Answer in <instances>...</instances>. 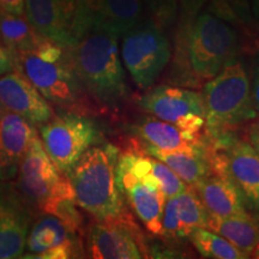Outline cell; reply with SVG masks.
I'll return each instance as SVG.
<instances>
[{
  "label": "cell",
  "mask_w": 259,
  "mask_h": 259,
  "mask_svg": "<svg viewBox=\"0 0 259 259\" xmlns=\"http://www.w3.org/2000/svg\"><path fill=\"white\" fill-rule=\"evenodd\" d=\"M118 38L114 32L90 22L82 36L69 47L84 89L103 113L118 111L127 99Z\"/></svg>",
  "instance_id": "1"
},
{
  "label": "cell",
  "mask_w": 259,
  "mask_h": 259,
  "mask_svg": "<svg viewBox=\"0 0 259 259\" xmlns=\"http://www.w3.org/2000/svg\"><path fill=\"white\" fill-rule=\"evenodd\" d=\"M119 149L113 144L93 145L66 176L80 209L96 221L115 218L125 208L116 177Z\"/></svg>",
  "instance_id": "2"
},
{
  "label": "cell",
  "mask_w": 259,
  "mask_h": 259,
  "mask_svg": "<svg viewBox=\"0 0 259 259\" xmlns=\"http://www.w3.org/2000/svg\"><path fill=\"white\" fill-rule=\"evenodd\" d=\"M205 135L208 137L234 132L257 118L251 97L250 76L242 61L227 63L203 88Z\"/></svg>",
  "instance_id": "3"
},
{
  "label": "cell",
  "mask_w": 259,
  "mask_h": 259,
  "mask_svg": "<svg viewBox=\"0 0 259 259\" xmlns=\"http://www.w3.org/2000/svg\"><path fill=\"white\" fill-rule=\"evenodd\" d=\"M16 70L24 74L41 95L64 112L96 116L105 114L84 89L71 60L69 48L63 58L46 61L32 52L14 54Z\"/></svg>",
  "instance_id": "4"
},
{
  "label": "cell",
  "mask_w": 259,
  "mask_h": 259,
  "mask_svg": "<svg viewBox=\"0 0 259 259\" xmlns=\"http://www.w3.org/2000/svg\"><path fill=\"white\" fill-rule=\"evenodd\" d=\"M242 50L239 32L223 17L209 12L197 16L187 36L184 69L198 80L215 77Z\"/></svg>",
  "instance_id": "5"
},
{
  "label": "cell",
  "mask_w": 259,
  "mask_h": 259,
  "mask_svg": "<svg viewBox=\"0 0 259 259\" xmlns=\"http://www.w3.org/2000/svg\"><path fill=\"white\" fill-rule=\"evenodd\" d=\"M116 177L122 196L134 209L136 216L153 235L162 234V215L167 197L153 176L150 155L143 151L119 155Z\"/></svg>",
  "instance_id": "6"
},
{
  "label": "cell",
  "mask_w": 259,
  "mask_h": 259,
  "mask_svg": "<svg viewBox=\"0 0 259 259\" xmlns=\"http://www.w3.org/2000/svg\"><path fill=\"white\" fill-rule=\"evenodd\" d=\"M14 186L22 200L35 212L60 198H74L72 184L58 169L36 136L19 161Z\"/></svg>",
  "instance_id": "7"
},
{
  "label": "cell",
  "mask_w": 259,
  "mask_h": 259,
  "mask_svg": "<svg viewBox=\"0 0 259 259\" xmlns=\"http://www.w3.org/2000/svg\"><path fill=\"white\" fill-rule=\"evenodd\" d=\"M170 57L169 40L163 29L151 18L143 19L122 35V63L139 89L154 87Z\"/></svg>",
  "instance_id": "8"
},
{
  "label": "cell",
  "mask_w": 259,
  "mask_h": 259,
  "mask_svg": "<svg viewBox=\"0 0 259 259\" xmlns=\"http://www.w3.org/2000/svg\"><path fill=\"white\" fill-rule=\"evenodd\" d=\"M38 130L48 156L64 174L99 141V130L93 119L77 113H54Z\"/></svg>",
  "instance_id": "9"
},
{
  "label": "cell",
  "mask_w": 259,
  "mask_h": 259,
  "mask_svg": "<svg viewBox=\"0 0 259 259\" xmlns=\"http://www.w3.org/2000/svg\"><path fill=\"white\" fill-rule=\"evenodd\" d=\"M24 14L44 37L69 48L92 22L88 0H24Z\"/></svg>",
  "instance_id": "10"
},
{
  "label": "cell",
  "mask_w": 259,
  "mask_h": 259,
  "mask_svg": "<svg viewBox=\"0 0 259 259\" xmlns=\"http://www.w3.org/2000/svg\"><path fill=\"white\" fill-rule=\"evenodd\" d=\"M85 252L95 259L149 258L145 236L127 209L115 218L94 221L88 229Z\"/></svg>",
  "instance_id": "11"
},
{
  "label": "cell",
  "mask_w": 259,
  "mask_h": 259,
  "mask_svg": "<svg viewBox=\"0 0 259 259\" xmlns=\"http://www.w3.org/2000/svg\"><path fill=\"white\" fill-rule=\"evenodd\" d=\"M138 103L149 114L185 131L197 134L205 128L203 96L194 90L169 85L151 87Z\"/></svg>",
  "instance_id": "12"
},
{
  "label": "cell",
  "mask_w": 259,
  "mask_h": 259,
  "mask_svg": "<svg viewBox=\"0 0 259 259\" xmlns=\"http://www.w3.org/2000/svg\"><path fill=\"white\" fill-rule=\"evenodd\" d=\"M27 254L21 258L67 259L82 257L80 233L58 218L38 212L32 220L27 235Z\"/></svg>",
  "instance_id": "13"
},
{
  "label": "cell",
  "mask_w": 259,
  "mask_h": 259,
  "mask_svg": "<svg viewBox=\"0 0 259 259\" xmlns=\"http://www.w3.org/2000/svg\"><path fill=\"white\" fill-rule=\"evenodd\" d=\"M37 213L11 186L0 193V259L21 258L24 254L29 227Z\"/></svg>",
  "instance_id": "14"
},
{
  "label": "cell",
  "mask_w": 259,
  "mask_h": 259,
  "mask_svg": "<svg viewBox=\"0 0 259 259\" xmlns=\"http://www.w3.org/2000/svg\"><path fill=\"white\" fill-rule=\"evenodd\" d=\"M0 105L40 126L54 115L50 102L23 73L15 70L0 76Z\"/></svg>",
  "instance_id": "15"
},
{
  "label": "cell",
  "mask_w": 259,
  "mask_h": 259,
  "mask_svg": "<svg viewBox=\"0 0 259 259\" xmlns=\"http://www.w3.org/2000/svg\"><path fill=\"white\" fill-rule=\"evenodd\" d=\"M225 148L227 174L240 192L247 211L259 219V155L246 139L235 137Z\"/></svg>",
  "instance_id": "16"
},
{
  "label": "cell",
  "mask_w": 259,
  "mask_h": 259,
  "mask_svg": "<svg viewBox=\"0 0 259 259\" xmlns=\"http://www.w3.org/2000/svg\"><path fill=\"white\" fill-rule=\"evenodd\" d=\"M137 132L145 144L164 151L205 153V132H189L177 125L156 118H144L137 125Z\"/></svg>",
  "instance_id": "17"
},
{
  "label": "cell",
  "mask_w": 259,
  "mask_h": 259,
  "mask_svg": "<svg viewBox=\"0 0 259 259\" xmlns=\"http://www.w3.org/2000/svg\"><path fill=\"white\" fill-rule=\"evenodd\" d=\"M210 215L218 218L248 215L244 199L231 178L225 174L210 171L200 183L193 187Z\"/></svg>",
  "instance_id": "18"
},
{
  "label": "cell",
  "mask_w": 259,
  "mask_h": 259,
  "mask_svg": "<svg viewBox=\"0 0 259 259\" xmlns=\"http://www.w3.org/2000/svg\"><path fill=\"white\" fill-rule=\"evenodd\" d=\"M92 22L122 36L143 21V0H88Z\"/></svg>",
  "instance_id": "19"
},
{
  "label": "cell",
  "mask_w": 259,
  "mask_h": 259,
  "mask_svg": "<svg viewBox=\"0 0 259 259\" xmlns=\"http://www.w3.org/2000/svg\"><path fill=\"white\" fill-rule=\"evenodd\" d=\"M36 136V126L32 122L17 113L4 112L0 120V151L15 173H17L19 161Z\"/></svg>",
  "instance_id": "20"
},
{
  "label": "cell",
  "mask_w": 259,
  "mask_h": 259,
  "mask_svg": "<svg viewBox=\"0 0 259 259\" xmlns=\"http://www.w3.org/2000/svg\"><path fill=\"white\" fill-rule=\"evenodd\" d=\"M142 151L167 164L190 187H194L210 174L206 150L205 153L196 154L185 151H164L144 144Z\"/></svg>",
  "instance_id": "21"
},
{
  "label": "cell",
  "mask_w": 259,
  "mask_h": 259,
  "mask_svg": "<svg viewBox=\"0 0 259 259\" xmlns=\"http://www.w3.org/2000/svg\"><path fill=\"white\" fill-rule=\"evenodd\" d=\"M208 229L223 236L239 250L250 255V258L255 246L259 244V219L252 213L232 218L210 215Z\"/></svg>",
  "instance_id": "22"
},
{
  "label": "cell",
  "mask_w": 259,
  "mask_h": 259,
  "mask_svg": "<svg viewBox=\"0 0 259 259\" xmlns=\"http://www.w3.org/2000/svg\"><path fill=\"white\" fill-rule=\"evenodd\" d=\"M44 36L32 28L23 15L0 10V41L12 54L34 51Z\"/></svg>",
  "instance_id": "23"
},
{
  "label": "cell",
  "mask_w": 259,
  "mask_h": 259,
  "mask_svg": "<svg viewBox=\"0 0 259 259\" xmlns=\"http://www.w3.org/2000/svg\"><path fill=\"white\" fill-rule=\"evenodd\" d=\"M177 199L180 218L179 239L189 238L196 228H208L210 212L193 187H187V190L178 194Z\"/></svg>",
  "instance_id": "24"
},
{
  "label": "cell",
  "mask_w": 259,
  "mask_h": 259,
  "mask_svg": "<svg viewBox=\"0 0 259 259\" xmlns=\"http://www.w3.org/2000/svg\"><path fill=\"white\" fill-rule=\"evenodd\" d=\"M194 248L204 258L212 259H247L250 255L239 250L218 233L208 228H196L189 235Z\"/></svg>",
  "instance_id": "25"
},
{
  "label": "cell",
  "mask_w": 259,
  "mask_h": 259,
  "mask_svg": "<svg viewBox=\"0 0 259 259\" xmlns=\"http://www.w3.org/2000/svg\"><path fill=\"white\" fill-rule=\"evenodd\" d=\"M150 166L153 176L160 183L162 192L164 193L167 198L178 196L189 187L167 164H164L163 162L157 160L154 156H150Z\"/></svg>",
  "instance_id": "26"
},
{
  "label": "cell",
  "mask_w": 259,
  "mask_h": 259,
  "mask_svg": "<svg viewBox=\"0 0 259 259\" xmlns=\"http://www.w3.org/2000/svg\"><path fill=\"white\" fill-rule=\"evenodd\" d=\"M155 23L163 30L170 29L178 19V0H144Z\"/></svg>",
  "instance_id": "27"
},
{
  "label": "cell",
  "mask_w": 259,
  "mask_h": 259,
  "mask_svg": "<svg viewBox=\"0 0 259 259\" xmlns=\"http://www.w3.org/2000/svg\"><path fill=\"white\" fill-rule=\"evenodd\" d=\"M208 0H178V27L176 37L187 38L194 19L198 16Z\"/></svg>",
  "instance_id": "28"
},
{
  "label": "cell",
  "mask_w": 259,
  "mask_h": 259,
  "mask_svg": "<svg viewBox=\"0 0 259 259\" xmlns=\"http://www.w3.org/2000/svg\"><path fill=\"white\" fill-rule=\"evenodd\" d=\"M180 228L179 208H178V199L176 197H169L166 199L162 215V234L164 239L176 240L179 239L178 233Z\"/></svg>",
  "instance_id": "29"
},
{
  "label": "cell",
  "mask_w": 259,
  "mask_h": 259,
  "mask_svg": "<svg viewBox=\"0 0 259 259\" xmlns=\"http://www.w3.org/2000/svg\"><path fill=\"white\" fill-rule=\"evenodd\" d=\"M250 85L252 103H253V108L257 113V118H259V53L254 58L253 66H252Z\"/></svg>",
  "instance_id": "30"
},
{
  "label": "cell",
  "mask_w": 259,
  "mask_h": 259,
  "mask_svg": "<svg viewBox=\"0 0 259 259\" xmlns=\"http://www.w3.org/2000/svg\"><path fill=\"white\" fill-rule=\"evenodd\" d=\"M16 70L15 57L5 45L0 44V76Z\"/></svg>",
  "instance_id": "31"
},
{
  "label": "cell",
  "mask_w": 259,
  "mask_h": 259,
  "mask_svg": "<svg viewBox=\"0 0 259 259\" xmlns=\"http://www.w3.org/2000/svg\"><path fill=\"white\" fill-rule=\"evenodd\" d=\"M245 139L250 143L259 155V120H252L245 127Z\"/></svg>",
  "instance_id": "32"
},
{
  "label": "cell",
  "mask_w": 259,
  "mask_h": 259,
  "mask_svg": "<svg viewBox=\"0 0 259 259\" xmlns=\"http://www.w3.org/2000/svg\"><path fill=\"white\" fill-rule=\"evenodd\" d=\"M16 177V173L11 169L6 163L4 156H3L2 151H0V186L6 181L12 180Z\"/></svg>",
  "instance_id": "33"
},
{
  "label": "cell",
  "mask_w": 259,
  "mask_h": 259,
  "mask_svg": "<svg viewBox=\"0 0 259 259\" xmlns=\"http://www.w3.org/2000/svg\"><path fill=\"white\" fill-rule=\"evenodd\" d=\"M3 11L12 12L16 15L24 14V0H6L5 8Z\"/></svg>",
  "instance_id": "34"
},
{
  "label": "cell",
  "mask_w": 259,
  "mask_h": 259,
  "mask_svg": "<svg viewBox=\"0 0 259 259\" xmlns=\"http://www.w3.org/2000/svg\"><path fill=\"white\" fill-rule=\"evenodd\" d=\"M247 4L251 15L255 19H259V0H247Z\"/></svg>",
  "instance_id": "35"
},
{
  "label": "cell",
  "mask_w": 259,
  "mask_h": 259,
  "mask_svg": "<svg viewBox=\"0 0 259 259\" xmlns=\"http://www.w3.org/2000/svg\"><path fill=\"white\" fill-rule=\"evenodd\" d=\"M229 2L232 3V4H234L238 6L239 9H247L248 8V4H247V0H229Z\"/></svg>",
  "instance_id": "36"
},
{
  "label": "cell",
  "mask_w": 259,
  "mask_h": 259,
  "mask_svg": "<svg viewBox=\"0 0 259 259\" xmlns=\"http://www.w3.org/2000/svg\"><path fill=\"white\" fill-rule=\"evenodd\" d=\"M252 258H259V244L255 246V248L253 250V252L251 253Z\"/></svg>",
  "instance_id": "37"
},
{
  "label": "cell",
  "mask_w": 259,
  "mask_h": 259,
  "mask_svg": "<svg viewBox=\"0 0 259 259\" xmlns=\"http://www.w3.org/2000/svg\"><path fill=\"white\" fill-rule=\"evenodd\" d=\"M5 111H6V109L4 108V107L0 105V120H2V116H3V114H4Z\"/></svg>",
  "instance_id": "38"
},
{
  "label": "cell",
  "mask_w": 259,
  "mask_h": 259,
  "mask_svg": "<svg viewBox=\"0 0 259 259\" xmlns=\"http://www.w3.org/2000/svg\"><path fill=\"white\" fill-rule=\"evenodd\" d=\"M5 3H6V0H0V10H4Z\"/></svg>",
  "instance_id": "39"
}]
</instances>
